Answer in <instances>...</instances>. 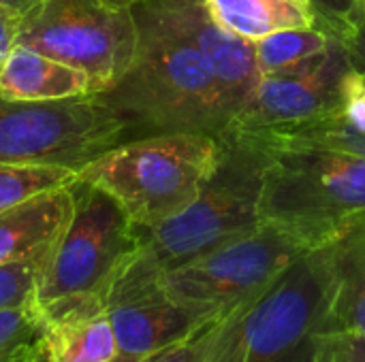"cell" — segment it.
<instances>
[{
    "label": "cell",
    "instance_id": "obj_1",
    "mask_svg": "<svg viewBox=\"0 0 365 362\" xmlns=\"http://www.w3.org/2000/svg\"><path fill=\"white\" fill-rule=\"evenodd\" d=\"M250 137L269 151L261 222L284 228L314 250L364 220L365 137L342 115L289 134Z\"/></svg>",
    "mask_w": 365,
    "mask_h": 362
},
{
    "label": "cell",
    "instance_id": "obj_2",
    "mask_svg": "<svg viewBox=\"0 0 365 362\" xmlns=\"http://www.w3.org/2000/svg\"><path fill=\"white\" fill-rule=\"evenodd\" d=\"M139 45L130 68L94 96L124 124L128 139L171 132L220 137L233 111L210 62L186 38L133 0Z\"/></svg>",
    "mask_w": 365,
    "mask_h": 362
},
{
    "label": "cell",
    "instance_id": "obj_3",
    "mask_svg": "<svg viewBox=\"0 0 365 362\" xmlns=\"http://www.w3.org/2000/svg\"><path fill=\"white\" fill-rule=\"evenodd\" d=\"M334 282V241L308 250L220 318L205 362H312L329 333Z\"/></svg>",
    "mask_w": 365,
    "mask_h": 362
},
{
    "label": "cell",
    "instance_id": "obj_4",
    "mask_svg": "<svg viewBox=\"0 0 365 362\" xmlns=\"http://www.w3.org/2000/svg\"><path fill=\"white\" fill-rule=\"evenodd\" d=\"M218 143L216 169L197 198L156 226H137L139 250L160 271L184 265L261 224V194L269 164L267 147L233 128H227Z\"/></svg>",
    "mask_w": 365,
    "mask_h": 362
},
{
    "label": "cell",
    "instance_id": "obj_5",
    "mask_svg": "<svg viewBox=\"0 0 365 362\" xmlns=\"http://www.w3.org/2000/svg\"><path fill=\"white\" fill-rule=\"evenodd\" d=\"M218 154L220 143L210 134H154L113 145L77 175L111 194L139 228H150L197 198Z\"/></svg>",
    "mask_w": 365,
    "mask_h": 362
},
{
    "label": "cell",
    "instance_id": "obj_6",
    "mask_svg": "<svg viewBox=\"0 0 365 362\" xmlns=\"http://www.w3.org/2000/svg\"><path fill=\"white\" fill-rule=\"evenodd\" d=\"M68 192L71 211L51 243L36 290L38 307L105 303L111 284L141 247L137 224L111 194L79 175Z\"/></svg>",
    "mask_w": 365,
    "mask_h": 362
},
{
    "label": "cell",
    "instance_id": "obj_7",
    "mask_svg": "<svg viewBox=\"0 0 365 362\" xmlns=\"http://www.w3.org/2000/svg\"><path fill=\"white\" fill-rule=\"evenodd\" d=\"M17 43L88 73L103 92L137 53L133 0H38L21 13Z\"/></svg>",
    "mask_w": 365,
    "mask_h": 362
},
{
    "label": "cell",
    "instance_id": "obj_8",
    "mask_svg": "<svg viewBox=\"0 0 365 362\" xmlns=\"http://www.w3.org/2000/svg\"><path fill=\"white\" fill-rule=\"evenodd\" d=\"M308 250L284 228L261 222L255 230L163 271L160 288L180 305L225 316L263 292Z\"/></svg>",
    "mask_w": 365,
    "mask_h": 362
},
{
    "label": "cell",
    "instance_id": "obj_9",
    "mask_svg": "<svg viewBox=\"0 0 365 362\" xmlns=\"http://www.w3.org/2000/svg\"><path fill=\"white\" fill-rule=\"evenodd\" d=\"M124 137L122 119L94 94L45 102L0 94V164H56L79 173Z\"/></svg>",
    "mask_w": 365,
    "mask_h": 362
},
{
    "label": "cell",
    "instance_id": "obj_10",
    "mask_svg": "<svg viewBox=\"0 0 365 362\" xmlns=\"http://www.w3.org/2000/svg\"><path fill=\"white\" fill-rule=\"evenodd\" d=\"M353 70L344 45L331 36L314 64L297 73L261 77L252 98L235 113L229 128L276 137L340 117Z\"/></svg>",
    "mask_w": 365,
    "mask_h": 362
},
{
    "label": "cell",
    "instance_id": "obj_11",
    "mask_svg": "<svg viewBox=\"0 0 365 362\" xmlns=\"http://www.w3.org/2000/svg\"><path fill=\"white\" fill-rule=\"evenodd\" d=\"M160 269L139 250L120 271L105 297V309L118 352L148 358L192 339L222 316L203 314L169 299L160 288Z\"/></svg>",
    "mask_w": 365,
    "mask_h": 362
},
{
    "label": "cell",
    "instance_id": "obj_12",
    "mask_svg": "<svg viewBox=\"0 0 365 362\" xmlns=\"http://www.w3.org/2000/svg\"><path fill=\"white\" fill-rule=\"evenodd\" d=\"M165 26L186 38L210 62L229 107L235 113L252 98L261 73L255 60V45L220 26L205 6V0H135Z\"/></svg>",
    "mask_w": 365,
    "mask_h": 362
},
{
    "label": "cell",
    "instance_id": "obj_13",
    "mask_svg": "<svg viewBox=\"0 0 365 362\" xmlns=\"http://www.w3.org/2000/svg\"><path fill=\"white\" fill-rule=\"evenodd\" d=\"M38 348L47 362H111L120 352L103 301H71L38 307Z\"/></svg>",
    "mask_w": 365,
    "mask_h": 362
},
{
    "label": "cell",
    "instance_id": "obj_14",
    "mask_svg": "<svg viewBox=\"0 0 365 362\" xmlns=\"http://www.w3.org/2000/svg\"><path fill=\"white\" fill-rule=\"evenodd\" d=\"M0 94L11 100H66L96 94L92 77L26 45H15L0 64Z\"/></svg>",
    "mask_w": 365,
    "mask_h": 362
},
{
    "label": "cell",
    "instance_id": "obj_15",
    "mask_svg": "<svg viewBox=\"0 0 365 362\" xmlns=\"http://www.w3.org/2000/svg\"><path fill=\"white\" fill-rule=\"evenodd\" d=\"M68 186L38 194L0 213V265L51 247L71 211Z\"/></svg>",
    "mask_w": 365,
    "mask_h": 362
},
{
    "label": "cell",
    "instance_id": "obj_16",
    "mask_svg": "<svg viewBox=\"0 0 365 362\" xmlns=\"http://www.w3.org/2000/svg\"><path fill=\"white\" fill-rule=\"evenodd\" d=\"M334 299L329 333L365 335V218L334 241Z\"/></svg>",
    "mask_w": 365,
    "mask_h": 362
},
{
    "label": "cell",
    "instance_id": "obj_17",
    "mask_svg": "<svg viewBox=\"0 0 365 362\" xmlns=\"http://www.w3.org/2000/svg\"><path fill=\"white\" fill-rule=\"evenodd\" d=\"M212 17L246 41L291 28H317L310 0H205Z\"/></svg>",
    "mask_w": 365,
    "mask_h": 362
},
{
    "label": "cell",
    "instance_id": "obj_18",
    "mask_svg": "<svg viewBox=\"0 0 365 362\" xmlns=\"http://www.w3.org/2000/svg\"><path fill=\"white\" fill-rule=\"evenodd\" d=\"M331 36L321 28H291L267 34L255 45V60L261 77L297 73L314 64L329 47Z\"/></svg>",
    "mask_w": 365,
    "mask_h": 362
},
{
    "label": "cell",
    "instance_id": "obj_19",
    "mask_svg": "<svg viewBox=\"0 0 365 362\" xmlns=\"http://www.w3.org/2000/svg\"><path fill=\"white\" fill-rule=\"evenodd\" d=\"M77 171L56 164H0V213L38 194L66 188Z\"/></svg>",
    "mask_w": 365,
    "mask_h": 362
},
{
    "label": "cell",
    "instance_id": "obj_20",
    "mask_svg": "<svg viewBox=\"0 0 365 362\" xmlns=\"http://www.w3.org/2000/svg\"><path fill=\"white\" fill-rule=\"evenodd\" d=\"M49 250L51 247L28 258L0 265V312L36 303V290Z\"/></svg>",
    "mask_w": 365,
    "mask_h": 362
},
{
    "label": "cell",
    "instance_id": "obj_21",
    "mask_svg": "<svg viewBox=\"0 0 365 362\" xmlns=\"http://www.w3.org/2000/svg\"><path fill=\"white\" fill-rule=\"evenodd\" d=\"M43 314L36 303L0 312V362L19 361L41 337Z\"/></svg>",
    "mask_w": 365,
    "mask_h": 362
},
{
    "label": "cell",
    "instance_id": "obj_22",
    "mask_svg": "<svg viewBox=\"0 0 365 362\" xmlns=\"http://www.w3.org/2000/svg\"><path fill=\"white\" fill-rule=\"evenodd\" d=\"M310 4L317 13V28L334 38H342L364 9L365 0H310Z\"/></svg>",
    "mask_w": 365,
    "mask_h": 362
},
{
    "label": "cell",
    "instance_id": "obj_23",
    "mask_svg": "<svg viewBox=\"0 0 365 362\" xmlns=\"http://www.w3.org/2000/svg\"><path fill=\"white\" fill-rule=\"evenodd\" d=\"M314 362H365L364 333H331L319 339Z\"/></svg>",
    "mask_w": 365,
    "mask_h": 362
},
{
    "label": "cell",
    "instance_id": "obj_24",
    "mask_svg": "<svg viewBox=\"0 0 365 362\" xmlns=\"http://www.w3.org/2000/svg\"><path fill=\"white\" fill-rule=\"evenodd\" d=\"M218 322L220 320H216L214 324H210L207 329H203L192 339L182 341V344H178V346H173L169 350H163L158 354H152V356H148L145 361L141 362H205L210 350H212L214 337H216Z\"/></svg>",
    "mask_w": 365,
    "mask_h": 362
},
{
    "label": "cell",
    "instance_id": "obj_25",
    "mask_svg": "<svg viewBox=\"0 0 365 362\" xmlns=\"http://www.w3.org/2000/svg\"><path fill=\"white\" fill-rule=\"evenodd\" d=\"M342 117L349 128L365 137V77L357 70H353L346 81Z\"/></svg>",
    "mask_w": 365,
    "mask_h": 362
},
{
    "label": "cell",
    "instance_id": "obj_26",
    "mask_svg": "<svg viewBox=\"0 0 365 362\" xmlns=\"http://www.w3.org/2000/svg\"><path fill=\"white\" fill-rule=\"evenodd\" d=\"M338 41L344 45L346 55H349L353 68L365 77V4L364 9L359 11L357 19L353 21L351 30L342 38H338Z\"/></svg>",
    "mask_w": 365,
    "mask_h": 362
},
{
    "label": "cell",
    "instance_id": "obj_27",
    "mask_svg": "<svg viewBox=\"0 0 365 362\" xmlns=\"http://www.w3.org/2000/svg\"><path fill=\"white\" fill-rule=\"evenodd\" d=\"M19 23H21V13L0 4V64L17 45Z\"/></svg>",
    "mask_w": 365,
    "mask_h": 362
},
{
    "label": "cell",
    "instance_id": "obj_28",
    "mask_svg": "<svg viewBox=\"0 0 365 362\" xmlns=\"http://www.w3.org/2000/svg\"><path fill=\"white\" fill-rule=\"evenodd\" d=\"M34 2H38V0H0V4L2 6H9V9H15L17 13H24V11H28Z\"/></svg>",
    "mask_w": 365,
    "mask_h": 362
},
{
    "label": "cell",
    "instance_id": "obj_29",
    "mask_svg": "<svg viewBox=\"0 0 365 362\" xmlns=\"http://www.w3.org/2000/svg\"><path fill=\"white\" fill-rule=\"evenodd\" d=\"M145 361V358H135V356H124V354H118L115 358L111 362H141Z\"/></svg>",
    "mask_w": 365,
    "mask_h": 362
},
{
    "label": "cell",
    "instance_id": "obj_30",
    "mask_svg": "<svg viewBox=\"0 0 365 362\" xmlns=\"http://www.w3.org/2000/svg\"><path fill=\"white\" fill-rule=\"evenodd\" d=\"M312 362H314V361H312Z\"/></svg>",
    "mask_w": 365,
    "mask_h": 362
}]
</instances>
